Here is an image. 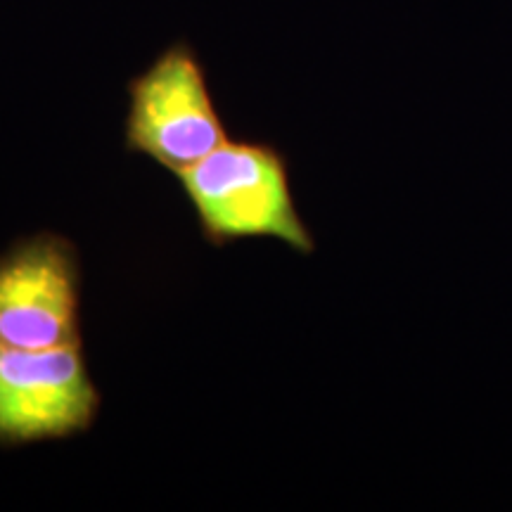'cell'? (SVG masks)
Returning a JSON list of instances; mask_svg holds the SVG:
<instances>
[{"label":"cell","instance_id":"cell-2","mask_svg":"<svg viewBox=\"0 0 512 512\" xmlns=\"http://www.w3.org/2000/svg\"><path fill=\"white\" fill-rule=\"evenodd\" d=\"M226 140L204 67L185 43L166 48L128 83L124 147L131 155L178 176Z\"/></svg>","mask_w":512,"mask_h":512},{"label":"cell","instance_id":"cell-3","mask_svg":"<svg viewBox=\"0 0 512 512\" xmlns=\"http://www.w3.org/2000/svg\"><path fill=\"white\" fill-rule=\"evenodd\" d=\"M102 396L83 342L53 349L0 347V446L19 448L91 432Z\"/></svg>","mask_w":512,"mask_h":512},{"label":"cell","instance_id":"cell-1","mask_svg":"<svg viewBox=\"0 0 512 512\" xmlns=\"http://www.w3.org/2000/svg\"><path fill=\"white\" fill-rule=\"evenodd\" d=\"M211 247L275 240L292 252H316L313 230L297 209L290 162L264 140H226L176 176Z\"/></svg>","mask_w":512,"mask_h":512},{"label":"cell","instance_id":"cell-4","mask_svg":"<svg viewBox=\"0 0 512 512\" xmlns=\"http://www.w3.org/2000/svg\"><path fill=\"white\" fill-rule=\"evenodd\" d=\"M81 254L60 233H36L0 254V347L53 349L81 337Z\"/></svg>","mask_w":512,"mask_h":512}]
</instances>
